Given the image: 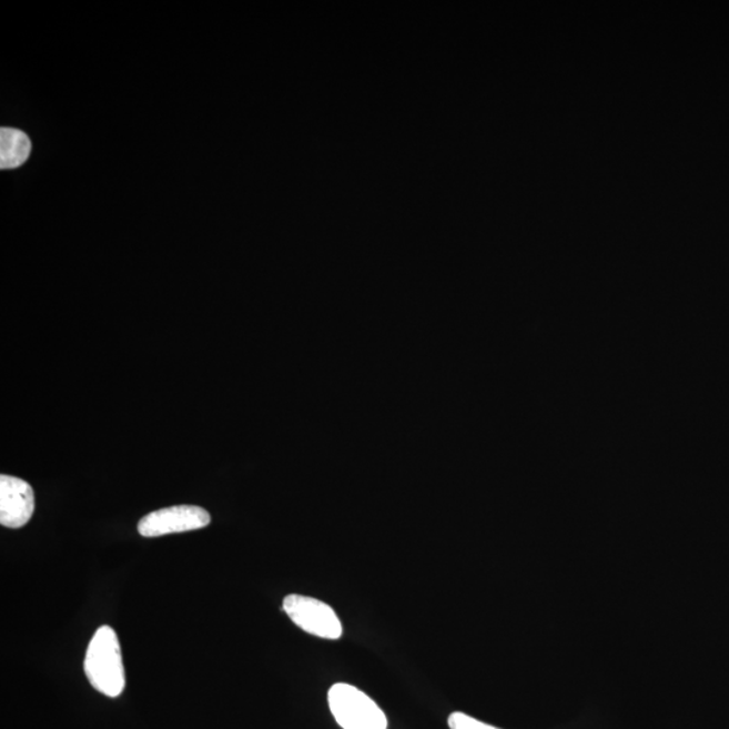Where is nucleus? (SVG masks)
<instances>
[{
    "instance_id": "nucleus-2",
    "label": "nucleus",
    "mask_w": 729,
    "mask_h": 729,
    "mask_svg": "<svg viewBox=\"0 0 729 729\" xmlns=\"http://www.w3.org/2000/svg\"><path fill=\"white\" fill-rule=\"evenodd\" d=\"M328 707L344 729H388V719L376 701L347 684H335L328 690Z\"/></svg>"
},
{
    "instance_id": "nucleus-3",
    "label": "nucleus",
    "mask_w": 729,
    "mask_h": 729,
    "mask_svg": "<svg viewBox=\"0 0 729 729\" xmlns=\"http://www.w3.org/2000/svg\"><path fill=\"white\" fill-rule=\"evenodd\" d=\"M283 610L298 628L317 638L336 640L344 634V627L335 610L316 598L301 595L286 596Z\"/></svg>"
},
{
    "instance_id": "nucleus-5",
    "label": "nucleus",
    "mask_w": 729,
    "mask_h": 729,
    "mask_svg": "<svg viewBox=\"0 0 729 729\" xmlns=\"http://www.w3.org/2000/svg\"><path fill=\"white\" fill-rule=\"evenodd\" d=\"M31 485L21 478L0 476V525L8 528L27 526L34 514Z\"/></svg>"
},
{
    "instance_id": "nucleus-1",
    "label": "nucleus",
    "mask_w": 729,
    "mask_h": 729,
    "mask_svg": "<svg viewBox=\"0 0 729 729\" xmlns=\"http://www.w3.org/2000/svg\"><path fill=\"white\" fill-rule=\"evenodd\" d=\"M84 672L99 693L117 699L126 687V677L117 632L102 626L93 635L84 658Z\"/></svg>"
},
{
    "instance_id": "nucleus-4",
    "label": "nucleus",
    "mask_w": 729,
    "mask_h": 729,
    "mask_svg": "<svg viewBox=\"0 0 729 729\" xmlns=\"http://www.w3.org/2000/svg\"><path fill=\"white\" fill-rule=\"evenodd\" d=\"M210 523L211 515L202 507L174 506L143 516L139 523V533L143 538H158L164 535L196 531L207 527Z\"/></svg>"
},
{
    "instance_id": "nucleus-6",
    "label": "nucleus",
    "mask_w": 729,
    "mask_h": 729,
    "mask_svg": "<svg viewBox=\"0 0 729 729\" xmlns=\"http://www.w3.org/2000/svg\"><path fill=\"white\" fill-rule=\"evenodd\" d=\"M31 142L29 136L18 129L0 130V168L14 170L29 159Z\"/></svg>"
},
{
    "instance_id": "nucleus-7",
    "label": "nucleus",
    "mask_w": 729,
    "mask_h": 729,
    "mask_svg": "<svg viewBox=\"0 0 729 729\" xmlns=\"http://www.w3.org/2000/svg\"><path fill=\"white\" fill-rule=\"evenodd\" d=\"M448 727L450 729H500L486 725V722L479 721L463 712L452 713L450 718H448Z\"/></svg>"
}]
</instances>
